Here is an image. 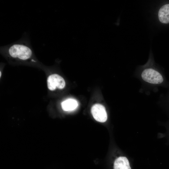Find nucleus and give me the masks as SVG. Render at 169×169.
Returning a JSON list of instances; mask_svg holds the SVG:
<instances>
[{"label": "nucleus", "instance_id": "nucleus-1", "mask_svg": "<svg viewBox=\"0 0 169 169\" xmlns=\"http://www.w3.org/2000/svg\"><path fill=\"white\" fill-rule=\"evenodd\" d=\"M8 52L12 57L18 58L22 60L29 59L32 54V51L29 47L25 45L19 44L12 45L9 48Z\"/></svg>", "mask_w": 169, "mask_h": 169}, {"label": "nucleus", "instance_id": "nucleus-2", "mask_svg": "<svg viewBox=\"0 0 169 169\" xmlns=\"http://www.w3.org/2000/svg\"><path fill=\"white\" fill-rule=\"evenodd\" d=\"M141 76L144 81L151 84H160L163 81L161 75L152 69H144L142 73Z\"/></svg>", "mask_w": 169, "mask_h": 169}, {"label": "nucleus", "instance_id": "nucleus-3", "mask_svg": "<svg viewBox=\"0 0 169 169\" xmlns=\"http://www.w3.org/2000/svg\"><path fill=\"white\" fill-rule=\"evenodd\" d=\"M47 83L48 87L50 90H54L56 88L62 89L65 84L64 79L57 74L50 75L47 78Z\"/></svg>", "mask_w": 169, "mask_h": 169}, {"label": "nucleus", "instance_id": "nucleus-4", "mask_svg": "<svg viewBox=\"0 0 169 169\" xmlns=\"http://www.w3.org/2000/svg\"><path fill=\"white\" fill-rule=\"evenodd\" d=\"M91 112L94 118L97 121L104 122L106 121L107 114L103 105L99 104H95L91 108Z\"/></svg>", "mask_w": 169, "mask_h": 169}, {"label": "nucleus", "instance_id": "nucleus-5", "mask_svg": "<svg viewBox=\"0 0 169 169\" xmlns=\"http://www.w3.org/2000/svg\"><path fill=\"white\" fill-rule=\"evenodd\" d=\"M158 16L161 23H169V4L164 5L161 7L159 11Z\"/></svg>", "mask_w": 169, "mask_h": 169}, {"label": "nucleus", "instance_id": "nucleus-6", "mask_svg": "<svg viewBox=\"0 0 169 169\" xmlns=\"http://www.w3.org/2000/svg\"><path fill=\"white\" fill-rule=\"evenodd\" d=\"M61 105L62 108L64 111H69L75 110L77 107L78 104L75 100L69 99L62 102Z\"/></svg>", "mask_w": 169, "mask_h": 169}, {"label": "nucleus", "instance_id": "nucleus-7", "mask_svg": "<svg viewBox=\"0 0 169 169\" xmlns=\"http://www.w3.org/2000/svg\"><path fill=\"white\" fill-rule=\"evenodd\" d=\"M167 130H168V131L167 132V136H168L169 138V128L168 129H167Z\"/></svg>", "mask_w": 169, "mask_h": 169}, {"label": "nucleus", "instance_id": "nucleus-8", "mask_svg": "<svg viewBox=\"0 0 169 169\" xmlns=\"http://www.w3.org/2000/svg\"><path fill=\"white\" fill-rule=\"evenodd\" d=\"M0 76L1 77V71H0Z\"/></svg>", "mask_w": 169, "mask_h": 169}]
</instances>
